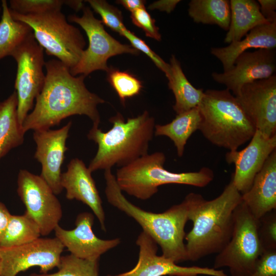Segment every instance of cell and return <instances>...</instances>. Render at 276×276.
Listing matches in <instances>:
<instances>
[{
  "label": "cell",
  "instance_id": "14",
  "mask_svg": "<svg viewBox=\"0 0 276 276\" xmlns=\"http://www.w3.org/2000/svg\"><path fill=\"white\" fill-rule=\"evenodd\" d=\"M139 247V259L130 270L106 276H227L222 270L199 266H181L171 260L157 255V244L146 233L142 231L136 241Z\"/></svg>",
  "mask_w": 276,
  "mask_h": 276
},
{
  "label": "cell",
  "instance_id": "32",
  "mask_svg": "<svg viewBox=\"0 0 276 276\" xmlns=\"http://www.w3.org/2000/svg\"><path fill=\"white\" fill-rule=\"evenodd\" d=\"M95 12L102 18V22L120 34L126 28L123 21L121 11L103 0L86 1Z\"/></svg>",
  "mask_w": 276,
  "mask_h": 276
},
{
  "label": "cell",
  "instance_id": "3",
  "mask_svg": "<svg viewBox=\"0 0 276 276\" xmlns=\"http://www.w3.org/2000/svg\"><path fill=\"white\" fill-rule=\"evenodd\" d=\"M109 121L112 126L107 131L93 126L87 134V138L98 145L96 154L88 167L91 173L111 169L115 165L122 167L148 154L155 124L147 110L126 121L118 112Z\"/></svg>",
  "mask_w": 276,
  "mask_h": 276
},
{
  "label": "cell",
  "instance_id": "2",
  "mask_svg": "<svg viewBox=\"0 0 276 276\" xmlns=\"http://www.w3.org/2000/svg\"><path fill=\"white\" fill-rule=\"evenodd\" d=\"M105 193L112 206L134 219L159 245L162 256L176 264L187 261L184 243L185 227L190 220L191 212L203 198L201 195L190 193L179 204L174 205L163 213L145 211L135 205L123 195L111 169L104 171Z\"/></svg>",
  "mask_w": 276,
  "mask_h": 276
},
{
  "label": "cell",
  "instance_id": "9",
  "mask_svg": "<svg viewBox=\"0 0 276 276\" xmlns=\"http://www.w3.org/2000/svg\"><path fill=\"white\" fill-rule=\"evenodd\" d=\"M82 10L81 17L75 14L68 16L69 21L77 24L84 30L89 41L88 48L83 51L78 63L70 69L73 76L86 77L97 70L108 72L110 68L107 61L110 57L124 53L139 54V51L131 45L122 44L109 34L89 7H84Z\"/></svg>",
  "mask_w": 276,
  "mask_h": 276
},
{
  "label": "cell",
  "instance_id": "33",
  "mask_svg": "<svg viewBox=\"0 0 276 276\" xmlns=\"http://www.w3.org/2000/svg\"><path fill=\"white\" fill-rule=\"evenodd\" d=\"M259 221V236L264 251L276 250L275 210L266 213Z\"/></svg>",
  "mask_w": 276,
  "mask_h": 276
},
{
  "label": "cell",
  "instance_id": "39",
  "mask_svg": "<svg viewBox=\"0 0 276 276\" xmlns=\"http://www.w3.org/2000/svg\"><path fill=\"white\" fill-rule=\"evenodd\" d=\"M11 215L7 207L0 202V242L5 234Z\"/></svg>",
  "mask_w": 276,
  "mask_h": 276
},
{
  "label": "cell",
  "instance_id": "22",
  "mask_svg": "<svg viewBox=\"0 0 276 276\" xmlns=\"http://www.w3.org/2000/svg\"><path fill=\"white\" fill-rule=\"evenodd\" d=\"M231 20L224 42L238 41L254 28L270 22L260 12V6L255 0H231Z\"/></svg>",
  "mask_w": 276,
  "mask_h": 276
},
{
  "label": "cell",
  "instance_id": "8",
  "mask_svg": "<svg viewBox=\"0 0 276 276\" xmlns=\"http://www.w3.org/2000/svg\"><path fill=\"white\" fill-rule=\"evenodd\" d=\"M259 219L251 213L242 201L234 212L231 238L217 254L213 268H229L230 276L249 274L264 250L259 236Z\"/></svg>",
  "mask_w": 276,
  "mask_h": 276
},
{
  "label": "cell",
  "instance_id": "19",
  "mask_svg": "<svg viewBox=\"0 0 276 276\" xmlns=\"http://www.w3.org/2000/svg\"><path fill=\"white\" fill-rule=\"evenodd\" d=\"M61 184L66 190V198L87 205L99 220L101 229L106 232L102 199L91 172L82 160L75 158L70 161L66 171L61 174Z\"/></svg>",
  "mask_w": 276,
  "mask_h": 276
},
{
  "label": "cell",
  "instance_id": "4",
  "mask_svg": "<svg viewBox=\"0 0 276 276\" xmlns=\"http://www.w3.org/2000/svg\"><path fill=\"white\" fill-rule=\"evenodd\" d=\"M242 201L231 180L217 197L203 198L195 207L190 216L193 227L185 238L187 261L217 254L224 248L232 236L235 209Z\"/></svg>",
  "mask_w": 276,
  "mask_h": 276
},
{
  "label": "cell",
  "instance_id": "25",
  "mask_svg": "<svg viewBox=\"0 0 276 276\" xmlns=\"http://www.w3.org/2000/svg\"><path fill=\"white\" fill-rule=\"evenodd\" d=\"M17 107L15 91L0 102V159L24 142L25 133L18 121Z\"/></svg>",
  "mask_w": 276,
  "mask_h": 276
},
{
  "label": "cell",
  "instance_id": "12",
  "mask_svg": "<svg viewBox=\"0 0 276 276\" xmlns=\"http://www.w3.org/2000/svg\"><path fill=\"white\" fill-rule=\"evenodd\" d=\"M64 246L56 237L39 238L9 248L0 247V276H16L30 268L38 267L47 273L58 266Z\"/></svg>",
  "mask_w": 276,
  "mask_h": 276
},
{
  "label": "cell",
  "instance_id": "18",
  "mask_svg": "<svg viewBox=\"0 0 276 276\" xmlns=\"http://www.w3.org/2000/svg\"><path fill=\"white\" fill-rule=\"evenodd\" d=\"M94 216L89 212H82L76 219V227L67 230L59 225L54 229L55 237L66 248L70 254L82 259L99 260L103 254L116 247L119 238L103 240L99 238L92 229Z\"/></svg>",
  "mask_w": 276,
  "mask_h": 276
},
{
  "label": "cell",
  "instance_id": "26",
  "mask_svg": "<svg viewBox=\"0 0 276 276\" xmlns=\"http://www.w3.org/2000/svg\"><path fill=\"white\" fill-rule=\"evenodd\" d=\"M188 14L196 23L216 25L227 31L231 20L229 1L192 0Z\"/></svg>",
  "mask_w": 276,
  "mask_h": 276
},
{
  "label": "cell",
  "instance_id": "13",
  "mask_svg": "<svg viewBox=\"0 0 276 276\" xmlns=\"http://www.w3.org/2000/svg\"><path fill=\"white\" fill-rule=\"evenodd\" d=\"M256 129L268 137L276 135V75L244 85L235 96Z\"/></svg>",
  "mask_w": 276,
  "mask_h": 276
},
{
  "label": "cell",
  "instance_id": "30",
  "mask_svg": "<svg viewBox=\"0 0 276 276\" xmlns=\"http://www.w3.org/2000/svg\"><path fill=\"white\" fill-rule=\"evenodd\" d=\"M107 73V79L123 104L127 99L140 93L143 87L142 82L133 75L111 68Z\"/></svg>",
  "mask_w": 276,
  "mask_h": 276
},
{
  "label": "cell",
  "instance_id": "11",
  "mask_svg": "<svg viewBox=\"0 0 276 276\" xmlns=\"http://www.w3.org/2000/svg\"><path fill=\"white\" fill-rule=\"evenodd\" d=\"M17 192L25 205V213L37 224L41 236L49 235L59 225L62 217L61 205L40 175L20 170L17 177Z\"/></svg>",
  "mask_w": 276,
  "mask_h": 276
},
{
  "label": "cell",
  "instance_id": "21",
  "mask_svg": "<svg viewBox=\"0 0 276 276\" xmlns=\"http://www.w3.org/2000/svg\"><path fill=\"white\" fill-rule=\"evenodd\" d=\"M276 48V22L258 26L240 41L226 47L212 48L211 53L222 63L223 72L233 66L236 59L248 49L274 50Z\"/></svg>",
  "mask_w": 276,
  "mask_h": 276
},
{
  "label": "cell",
  "instance_id": "1",
  "mask_svg": "<svg viewBox=\"0 0 276 276\" xmlns=\"http://www.w3.org/2000/svg\"><path fill=\"white\" fill-rule=\"evenodd\" d=\"M45 81L36 98L33 110L25 119L21 128L29 130L49 129L73 115H85L99 126L100 117L97 106L105 101L86 88L83 75L74 76L70 68L57 59L45 63Z\"/></svg>",
  "mask_w": 276,
  "mask_h": 276
},
{
  "label": "cell",
  "instance_id": "28",
  "mask_svg": "<svg viewBox=\"0 0 276 276\" xmlns=\"http://www.w3.org/2000/svg\"><path fill=\"white\" fill-rule=\"evenodd\" d=\"M41 236L39 226L27 213L22 215H11L0 247L9 248L32 242Z\"/></svg>",
  "mask_w": 276,
  "mask_h": 276
},
{
  "label": "cell",
  "instance_id": "10",
  "mask_svg": "<svg viewBox=\"0 0 276 276\" xmlns=\"http://www.w3.org/2000/svg\"><path fill=\"white\" fill-rule=\"evenodd\" d=\"M43 52L32 33L10 55L17 64L14 86L17 98V118L21 126L44 83Z\"/></svg>",
  "mask_w": 276,
  "mask_h": 276
},
{
  "label": "cell",
  "instance_id": "40",
  "mask_svg": "<svg viewBox=\"0 0 276 276\" xmlns=\"http://www.w3.org/2000/svg\"><path fill=\"white\" fill-rule=\"evenodd\" d=\"M117 3L122 5L125 9L131 12L136 9L145 7V1L142 0H120Z\"/></svg>",
  "mask_w": 276,
  "mask_h": 276
},
{
  "label": "cell",
  "instance_id": "38",
  "mask_svg": "<svg viewBox=\"0 0 276 276\" xmlns=\"http://www.w3.org/2000/svg\"><path fill=\"white\" fill-rule=\"evenodd\" d=\"M179 2V0L159 1L153 3L149 7V8H151V9H157L160 11L170 13L174 9L176 5Z\"/></svg>",
  "mask_w": 276,
  "mask_h": 276
},
{
  "label": "cell",
  "instance_id": "16",
  "mask_svg": "<svg viewBox=\"0 0 276 276\" xmlns=\"http://www.w3.org/2000/svg\"><path fill=\"white\" fill-rule=\"evenodd\" d=\"M72 122L57 130H34L33 139L36 144L34 157L41 164L40 176L55 195L62 191L61 184V167L64 154L68 150L66 141Z\"/></svg>",
  "mask_w": 276,
  "mask_h": 276
},
{
  "label": "cell",
  "instance_id": "20",
  "mask_svg": "<svg viewBox=\"0 0 276 276\" xmlns=\"http://www.w3.org/2000/svg\"><path fill=\"white\" fill-rule=\"evenodd\" d=\"M242 201L259 219L276 209V149L256 175L251 187L242 194Z\"/></svg>",
  "mask_w": 276,
  "mask_h": 276
},
{
  "label": "cell",
  "instance_id": "29",
  "mask_svg": "<svg viewBox=\"0 0 276 276\" xmlns=\"http://www.w3.org/2000/svg\"><path fill=\"white\" fill-rule=\"evenodd\" d=\"M99 261L82 259L70 254L61 257L56 272L33 273L29 276H99Z\"/></svg>",
  "mask_w": 276,
  "mask_h": 276
},
{
  "label": "cell",
  "instance_id": "23",
  "mask_svg": "<svg viewBox=\"0 0 276 276\" xmlns=\"http://www.w3.org/2000/svg\"><path fill=\"white\" fill-rule=\"evenodd\" d=\"M170 72L167 78L168 87L174 94L173 108L177 114L197 107L204 94L202 88H196L189 81L181 64L174 55L170 59Z\"/></svg>",
  "mask_w": 276,
  "mask_h": 276
},
{
  "label": "cell",
  "instance_id": "42",
  "mask_svg": "<svg viewBox=\"0 0 276 276\" xmlns=\"http://www.w3.org/2000/svg\"><path fill=\"white\" fill-rule=\"evenodd\" d=\"M1 260L0 258V271H1Z\"/></svg>",
  "mask_w": 276,
  "mask_h": 276
},
{
  "label": "cell",
  "instance_id": "7",
  "mask_svg": "<svg viewBox=\"0 0 276 276\" xmlns=\"http://www.w3.org/2000/svg\"><path fill=\"white\" fill-rule=\"evenodd\" d=\"M13 18L31 28L38 43L46 53L70 68L79 61L86 42L79 29L68 23L61 10L32 15H21L10 9Z\"/></svg>",
  "mask_w": 276,
  "mask_h": 276
},
{
  "label": "cell",
  "instance_id": "31",
  "mask_svg": "<svg viewBox=\"0 0 276 276\" xmlns=\"http://www.w3.org/2000/svg\"><path fill=\"white\" fill-rule=\"evenodd\" d=\"M63 5V0H10L8 6L18 14L32 15L61 10Z\"/></svg>",
  "mask_w": 276,
  "mask_h": 276
},
{
  "label": "cell",
  "instance_id": "27",
  "mask_svg": "<svg viewBox=\"0 0 276 276\" xmlns=\"http://www.w3.org/2000/svg\"><path fill=\"white\" fill-rule=\"evenodd\" d=\"M1 9L0 60L10 56L12 52L33 33L29 25L13 18L6 0L2 1Z\"/></svg>",
  "mask_w": 276,
  "mask_h": 276
},
{
  "label": "cell",
  "instance_id": "17",
  "mask_svg": "<svg viewBox=\"0 0 276 276\" xmlns=\"http://www.w3.org/2000/svg\"><path fill=\"white\" fill-rule=\"evenodd\" d=\"M276 149V135L268 137L256 130L248 145L243 149L229 151L225 160L234 164L235 171L232 180L243 194L251 187L257 174L271 153Z\"/></svg>",
  "mask_w": 276,
  "mask_h": 276
},
{
  "label": "cell",
  "instance_id": "35",
  "mask_svg": "<svg viewBox=\"0 0 276 276\" xmlns=\"http://www.w3.org/2000/svg\"><path fill=\"white\" fill-rule=\"evenodd\" d=\"M130 17L133 24L141 28L147 36L157 41L161 40V35L155 21L146 10L145 7L139 8L131 12Z\"/></svg>",
  "mask_w": 276,
  "mask_h": 276
},
{
  "label": "cell",
  "instance_id": "43",
  "mask_svg": "<svg viewBox=\"0 0 276 276\" xmlns=\"http://www.w3.org/2000/svg\"><path fill=\"white\" fill-rule=\"evenodd\" d=\"M2 12V9L1 7H0V13Z\"/></svg>",
  "mask_w": 276,
  "mask_h": 276
},
{
  "label": "cell",
  "instance_id": "24",
  "mask_svg": "<svg viewBox=\"0 0 276 276\" xmlns=\"http://www.w3.org/2000/svg\"><path fill=\"white\" fill-rule=\"evenodd\" d=\"M200 121L201 116L197 107L177 114L169 123L155 125L154 135L168 137L176 148L178 156L181 157L187 141L198 130Z\"/></svg>",
  "mask_w": 276,
  "mask_h": 276
},
{
  "label": "cell",
  "instance_id": "36",
  "mask_svg": "<svg viewBox=\"0 0 276 276\" xmlns=\"http://www.w3.org/2000/svg\"><path fill=\"white\" fill-rule=\"evenodd\" d=\"M244 276H276V250L264 251L254 269Z\"/></svg>",
  "mask_w": 276,
  "mask_h": 276
},
{
  "label": "cell",
  "instance_id": "5",
  "mask_svg": "<svg viewBox=\"0 0 276 276\" xmlns=\"http://www.w3.org/2000/svg\"><path fill=\"white\" fill-rule=\"evenodd\" d=\"M201 116L198 130L214 145L237 150L250 140L256 128L227 89H208L198 106Z\"/></svg>",
  "mask_w": 276,
  "mask_h": 276
},
{
  "label": "cell",
  "instance_id": "41",
  "mask_svg": "<svg viewBox=\"0 0 276 276\" xmlns=\"http://www.w3.org/2000/svg\"><path fill=\"white\" fill-rule=\"evenodd\" d=\"M64 5L68 6L75 11L82 9L84 7L83 2L80 1H64Z\"/></svg>",
  "mask_w": 276,
  "mask_h": 276
},
{
  "label": "cell",
  "instance_id": "34",
  "mask_svg": "<svg viewBox=\"0 0 276 276\" xmlns=\"http://www.w3.org/2000/svg\"><path fill=\"white\" fill-rule=\"evenodd\" d=\"M122 36L126 37L131 43V46L137 51H142L148 56L154 63L156 66L164 72L166 76L170 72V64L166 63L157 54L153 52L146 43L136 36L133 32L128 30L126 28L123 29Z\"/></svg>",
  "mask_w": 276,
  "mask_h": 276
},
{
  "label": "cell",
  "instance_id": "6",
  "mask_svg": "<svg viewBox=\"0 0 276 276\" xmlns=\"http://www.w3.org/2000/svg\"><path fill=\"white\" fill-rule=\"evenodd\" d=\"M166 156L162 152L144 155L131 163L120 167L116 179L122 191L145 200L167 184H181L202 188L214 179L213 171L203 167L197 172L174 173L164 168Z\"/></svg>",
  "mask_w": 276,
  "mask_h": 276
},
{
  "label": "cell",
  "instance_id": "37",
  "mask_svg": "<svg viewBox=\"0 0 276 276\" xmlns=\"http://www.w3.org/2000/svg\"><path fill=\"white\" fill-rule=\"evenodd\" d=\"M260 12L270 23L276 22V1L258 0Z\"/></svg>",
  "mask_w": 276,
  "mask_h": 276
},
{
  "label": "cell",
  "instance_id": "15",
  "mask_svg": "<svg viewBox=\"0 0 276 276\" xmlns=\"http://www.w3.org/2000/svg\"><path fill=\"white\" fill-rule=\"evenodd\" d=\"M275 50L258 49L242 53L236 59L232 68L221 73L213 72L212 77L236 96L244 85L268 78L275 74Z\"/></svg>",
  "mask_w": 276,
  "mask_h": 276
}]
</instances>
